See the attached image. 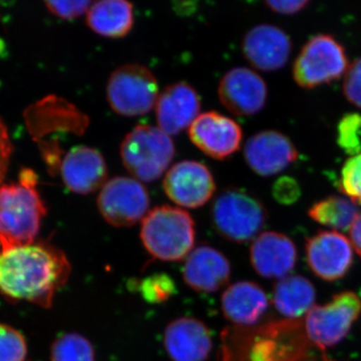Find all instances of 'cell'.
<instances>
[{
    "instance_id": "6da1fadb",
    "label": "cell",
    "mask_w": 361,
    "mask_h": 361,
    "mask_svg": "<svg viewBox=\"0 0 361 361\" xmlns=\"http://www.w3.org/2000/svg\"><path fill=\"white\" fill-rule=\"evenodd\" d=\"M71 271L66 254L47 242L8 249L0 252V293L49 308Z\"/></svg>"
},
{
    "instance_id": "7a4b0ae2",
    "label": "cell",
    "mask_w": 361,
    "mask_h": 361,
    "mask_svg": "<svg viewBox=\"0 0 361 361\" xmlns=\"http://www.w3.org/2000/svg\"><path fill=\"white\" fill-rule=\"evenodd\" d=\"M316 348L296 320L238 327L222 336V361H318Z\"/></svg>"
},
{
    "instance_id": "3957f363",
    "label": "cell",
    "mask_w": 361,
    "mask_h": 361,
    "mask_svg": "<svg viewBox=\"0 0 361 361\" xmlns=\"http://www.w3.org/2000/svg\"><path fill=\"white\" fill-rule=\"evenodd\" d=\"M35 185V173L23 170L20 183L0 186V252L35 243L47 214Z\"/></svg>"
},
{
    "instance_id": "277c9868",
    "label": "cell",
    "mask_w": 361,
    "mask_h": 361,
    "mask_svg": "<svg viewBox=\"0 0 361 361\" xmlns=\"http://www.w3.org/2000/svg\"><path fill=\"white\" fill-rule=\"evenodd\" d=\"M142 243L154 258L180 261L192 252L196 239L195 222L179 207L158 206L149 211L142 221Z\"/></svg>"
},
{
    "instance_id": "5b68a950",
    "label": "cell",
    "mask_w": 361,
    "mask_h": 361,
    "mask_svg": "<svg viewBox=\"0 0 361 361\" xmlns=\"http://www.w3.org/2000/svg\"><path fill=\"white\" fill-rule=\"evenodd\" d=\"M174 156V142L170 135L154 126H137L121 145L123 166L141 182H153L161 178Z\"/></svg>"
},
{
    "instance_id": "8992f818",
    "label": "cell",
    "mask_w": 361,
    "mask_h": 361,
    "mask_svg": "<svg viewBox=\"0 0 361 361\" xmlns=\"http://www.w3.org/2000/svg\"><path fill=\"white\" fill-rule=\"evenodd\" d=\"M267 212L254 195L242 189H228L218 195L212 206V221L223 238L236 243L255 239L265 226Z\"/></svg>"
},
{
    "instance_id": "52a82bcc",
    "label": "cell",
    "mask_w": 361,
    "mask_h": 361,
    "mask_svg": "<svg viewBox=\"0 0 361 361\" xmlns=\"http://www.w3.org/2000/svg\"><path fill=\"white\" fill-rule=\"evenodd\" d=\"M345 49L334 37L318 35L301 49L293 65V78L303 89L311 90L339 80L348 68Z\"/></svg>"
},
{
    "instance_id": "ba28073f",
    "label": "cell",
    "mask_w": 361,
    "mask_h": 361,
    "mask_svg": "<svg viewBox=\"0 0 361 361\" xmlns=\"http://www.w3.org/2000/svg\"><path fill=\"white\" fill-rule=\"evenodd\" d=\"M158 80L147 66L125 65L113 71L106 85L111 110L123 116L146 115L156 106Z\"/></svg>"
},
{
    "instance_id": "9c48e42d",
    "label": "cell",
    "mask_w": 361,
    "mask_h": 361,
    "mask_svg": "<svg viewBox=\"0 0 361 361\" xmlns=\"http://www.w3.org/2000/svg\"><path fill=\"white\" fill-rule=\"evenodd\" d=\"M361 314V299L353 291L336 294L323 305H314L306 314L308 338L322 350L341 343Z\"/></svg>"
},
{
    "instance_id": "30bf717a",
    "label": "cell",
    "mask_w": 361,
    "mask_h": 361,
    "mask_svg": "<svg viewBox=\"0 0 361 361\" xmlns=\"http://www.w3.org/2000/svg\"><path fill=\"white\" fill-rule=\"evenodd\" d=\"M97 207L104 220L114 227H132L149 213L146 188L135 178L116 177L106 180L97 197Z\"/></svg>"
},
{
    "instance_id": "8fae6325",
    "label": "cell",
    "mask_w": 361,
    "mask_h": 361,
    "mask_svg": "<svg viewBox=\"0 0 361 361\" xmlns=\"http://www.w3.org/2000/svg\"><path fill=\"white\" fill-rule=\"evenodd\" d=\"M163 187L171 200L188 209L205 205L216 190L211 171L204 164L196 161L175 164L166 173Z\"/></svg>"
},
{
    "instance_id": "7c38bea8",
    "label": "cell",
    "mask_w": 361,
    "mask_h": 361,
    "mask_svg": "<svg viewBox=\"0 0 361 361\" xmlns=\"http://www.w3.org/2000/svg\"><path fill=\"white\" fill-rule=\"evenodd\" d=\"M306 261L311 271L324 281H336L348 274L353 263V247L337 231H319L307 239Z\"/></svg>"
},
{
    "instance_id": "4fadbf2b",
    "label": "cell",
    "mask_w": 361,
    "mask_h": 361,
    "mask_svg": "<svg viewBox=\"0 0 361 361\" xmlns=\"http://www.w3.org/2000/svg\"><path fill=\"white\" fill-rule=\"evenodd\" d=\"M241 127L229 116L217 111L201 114L189 128L191 142L205 155L224 160L241 147Z\"/></svg>"
},
{
    "instance_id": "5bb4252c",
    "label": "cell",
    "mask_w": 361,
    "mask_h": 361,
    "mask_svg": "<svg viewBox=\"0 0 361 361\" xmlns=\"http://www.w3.org/2000/svg\"><path fill=\"white\" fill-rule=\"evenodd\" d=\"M218 96L233 115L243 116L259 113L267 101V85L257 73L247 68H235L221 80Z\"/></svg>"
},
{
    "instance_id": "9a60e30c",
    "label": "cell",
    "mask_w": 361,
    "mask_h": 361,
    "mask_svg": "<svg viewBox=\"0 0 361 361\" xmlns=\"http://www.w3.org/2000/svg\"><path fill=\"white\" fill-rule=\"evenodd\" d=\"M244 157L256 174L270 177L293 164L298 152L286 135L277 130H263L246 142Z\"/></svg>"
},
{
    "instance_id": "2e32d148",
    "label": "cell",
    "mask_w": 361,
    "mask_h": 361,
    "mask_svg": "<svg viewBox=\"0 0 361 361\" xmlns=\"http://www.w3.org/2000/svg\"><path fill=\"white\" fill-rule=\"evenodd\" d=\"M164 345L172 361H206L212 351V334L200 320L180 317L166 327Z\"/></svg>"
},
{
    "instance_id": "e0dca14e",
    "label": "cell",
    "mask_w": 361,
    "mask_h": 361,
    "mask_svg": "<svg viewBox=\"0 0 361 361\" xmlns=\"http://www.w3.org/2000/svg\"><path fill=\"white\" fill-rule=\"evenodd\" d=\"M158 128L169 135L180 134L200 115V97L184 82L166 87L156 104Z\"/></svg>"
},
{
    "instance_id": "ac0fdd59",
    "label": "cell",
    "mask_w": 361,
    "mask_h": 361,
    "mask_svg": "<svg viewBox=\"0 0 361 361\" xmlns=\"http://www.w3.org/2000/svg\"><path fill=\"white\" fill-rule=\"evenodd\" d=\"M244 56L254 68L263 71L280 70L290 56L292 44L288 35L270 25L254 26L244 37Z\"/></svg>"
},
{
    "instance_id": "d6986e66",
    "label": "cell",
    "mask_w": 361,
    "mask_h": 361,
    "mask_svg": "<svg viewBox=\"0 0 361 361\" xmlns=\"http://www.w3.org/2000/svg\"><path fill=\"white\" fill-rule=\"evenodd\" d=\"M254 270L268 279L288 276L297 261L295 244L282 233L267 231L259 234L250 247Z\"/></svg>"
},
{
    "instance_id": "ffe728a7",
    "label": "cell",
    "mask_w": 361,
    "mask_h": 361,
    "mask_svg": "<svg viewBox=\"0 0 361 361\" xmlns=\"http://www.w3.org/2000/svg\"><path fill=\"white\" fill-rule=\"evenodd\" d=\"M231 264L217 249L208 245L197 247L188 255L183 268L185 283L195 291L214 293L229 282Z\"/></svg>"
},
{
    "instance_id": "44dd1931",
    "label": "cell",
    "mask_w": 361,
    "mask_h": 361,
    "mask_svg": "<svg viewBox=\"0 0 361 361\" xmlns=\"http://www.w3.org/2000/svg\"><path fill=\"white\" fill-rule=\"evenodd\" d=\"M61 173L63 183L71 192L87 195L106 184L108 167L103 155L96 149L78 146L66 154Z\"/></svg>"
},
{
    "instance_id": "7402d4cb",
    "label": "cell",
    "mask_w": 361,
    "mask_h": 361,
    "mask_svg": "<svg viewBox=\"0 0 361 361\" xmlns=\"http://www.w3.org/2000/svg\"><path fill=\"white\" fill-rule=\"evenodd\" d=\"M267 295L262 287L251 281L230 285L222 294L221 307L229 322L238 327L257 323L268 310Z\"/></svg>"
},
{
    "instance_id": "603a6c76",
    "label": "cell",
    "mask_w": 361,
    "mask_h": 361,
    "mask_svg": "<svg viewBox=\"0 0 361 361\" xmlns=\"http://www.w3.org/2000/svg\"><path fill=\"white\" fill-rule=\"evenodd\" d=\"M87 14V23L90 30L110 39L126 37L134 25V7L125 0L96 2Z\"/></svg>"
},
{
    "instance_id": "cb8c5ba5",
    "label": "cell",
    "mask_w": 361,
    "mask_h": 361,
    "mask_svg": "<svg viewBox=\"0 0 361 361\" xmlns=\"http://www.w3.org/2000/svg\"><path fill=\"white\" fill-rule=\"evenodd\" d=\"M316 291L307 278L288 275L278 280L273 290V304L289 320L307 314L315 305Z\"/></svg>"
},
{
    "instance_id": "d4e9b609",
    "label": "cell",
    "mask_w": 361,
    "mask_h": 361,
    "mask_svg": "<svg viewBox=\"0 0 361 361\" xmlns=\"http://www.w3.org/2000/svg\"><path fill=\"white\" fill-rule=\"evenodd\" d=\"M358 214V205L342 196L327 197L316 202L308 210L311 219L334 231L349 230Z\"/></svg>"
},
{
    "instance_id": "484cf974",
    "label": "cell",
    "mask_w": 361,
    "mask_h": 361,
    "mask_svg": "<svg viewBox=\"0 0 361 361\" xmlns=\"http://www.w3.org/2000/svg\"><path fill=\"white\" fill-rule=\"evenodd\" d=\"M51 361H94V349L89 339L80 334H63L52 344Z\"/></svg>"
},
{
    "instance_id": "4316f807",
    "label": "cell",
    "mask_w": 361,
    "mask_h": 361,
    "mask_svg": "<svg viewBox=\"0 0 361 361\" xmlns=\"http://www.w3.org/2000/svg\"><path fill=\"white\" fill-rule=\"evenodd\" d=\"M139 290L147 302H166L176 293V285L172 278L165 273H157L145 278L140 283Z\"/></svg>"
},
{
    "instance_id": "83f0119b",
    "label": "cell",
    "mask_w": 361,
    "mask_h": 361,
    "mask_svg": "<svg viewBox=\"0 0 361 361\" xmlns=\"http://www.w3.org/2000/svg\"><path fill=\"white\" fill-rule=\"evenodd\" d=\"M338 188L353 203L361 205V153L344 163Z\"/></svg>"
},
{
    "instance_id": "f1b7e54d",
    "label": "cell",
    "mask_w": 361,
    "mask_h": 361,
    "mask_svg": "<svg viewBox=\"0 0 361 361\" xmlns=\"http://www.w3.org/2000/svg\"><path fill=\"white\" fill-rule=\"evenodd\" d=\"M26 342L18 330L0 324V361H25Z\"/></svg>"
},
{
    "instance_id": "f546056e",
    "label": "cell",
    "mask_w": 361,
    "mask_h": 361,
    "mask_svg": "<svg viewBox=\"0 0 361 361\" xmlns=\"http://www.w3.org/2000/svg\"><path fill=\"white\" fill-rule=\"evenodd\" d=\"M339 146L346 153L355 156L361 153V116L348 114L341 118L338 125Z\"/></svg>"
},
{
    "instance_id": "4dcf8cb0",
    "label": "cell",
    "mask_w": 361,
    "mask_h": 361,
    "mask_svg": "<svg viewBox=\"0 0 361 361\" xmlns=\"http://www.w3.org/2000/svg\"><path fill=\"white\" fill-rule=\"evenodd\" d=\"M343 92L348 102L361 109V58L348 66L344 77Z\"/></svg>"
},
{
    "instance_id": "1f68e13d",
    "label": "cell",
    "mask_w": 361,
    "mask_h": 361,
    "mask_svg": "<svg viewBox=\"0 0 361 361\" xmlns=\"http://www.w3.org/2000/svg\"><path fill=\"white\" fill-rule=\"evenodd\" d=\"M45 6L51 13L63 20H75L82 14L87 13L92 1H49Z\"/></svg>"
},
{
    "instance_id": "d6a6232c",
    "label": "cell",
    "mask_w": 361,
    "mask_h": 361,
    "mask_svg": "<svg viewBox=\"0 0 361 361\" xmlns=\"http://www.w3.org/2000/svg\"><path fill=\"white\" fill-rule=\"evenodd\" d=\"M300 195L298 185L294 179L284 177L280 178L273 187V196L282 204H291L298 199Z\"/></svg>"
},
{
    "instance_id": "836d02e7",
    "label": "cell",
    "mask_w": 361,
    "mask_h": 361,
    "mask_svg": "<svg viewBox=\"0 0 361 361\" xmlns=\"http://www.w3.org/2000/svg\"><path fill=\"white\" fill-rule=\"evenodd\" d=\"M13 154V144L6 123L0 118V186L6 178L9 161Z\"/></svg>"
},
{
    "instance_id": "e575fe53",
    "label": "cell",
    "mask_w": 361,
    "mask_h": 361,
    "mask_svg": "<svg viewBox=\"0 0 361 361\" xmlns=\"http://www.w3.org/2000/svg\"><path fill=\"white\" fill-rule=\"evenodd\" d=\"M310 4L307 0H297V1H266V6L275 13L291 16L302 11Z\"/></svg>"
},
{
    "instance_id": "d590c367",
    "label": "cell",
    "mask_w": 361,
    "mask_h": 361,
    "mask_svg": "<svg viewBox=\"0 0 361 361\" xmlns=\"http://www.w3.org/2000/svg\"><path fill=\"white\" fill-rule=\"evenodd\" d=\"M349 241L353 249L361 257V212L358 214L357 217L349 228Z\"/></svg>"
}]
</instances>
